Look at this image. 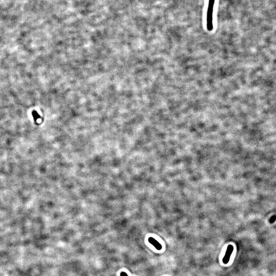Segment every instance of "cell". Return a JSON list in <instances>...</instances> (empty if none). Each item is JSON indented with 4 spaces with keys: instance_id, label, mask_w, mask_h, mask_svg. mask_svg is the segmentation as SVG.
Wrapping results in <instances>:
<instances>
[{
    "instance_id": "2",
    "label": "cell",
    "mask_w": 276,
    "mask_h": 276,
    "mask_svg": "<svg viewBox=\"0 0 276 276\" xmlns=\"http://www.w3.org/2000/svg\"><path fill=\"white\" fill-rule=\"evenodd\" d=\"M234 251V246L232 244H230L228 246L227 250L225 252V255L223 258V262L225 264H227L230 261V258Z\"/></svg>"
},
{
    "instance_id": "6",
    "label": "cell",
    "mask_w": 276,
    "mask_h": 276,
    "mask_svg": "<svg viewBox=\"0 0 276 276\" xmlns=\"http://www.w3.org/2000/svg\"><path fill=\"white\" fill-rule=\"evenodd\" d=\"M120 276H128V275H127V274L126 273H125V272H123V271H122V272L121 273V274H120Z\"/></svg>"
},
{
    "instance_id": "5",
    "label": "cell",
    "mask_w": 276,
    "mask_h": 276,
    "mask_svg": "<svg viewBox=\"0 0 276 276\" xmlns=\"http://www.w3.org/2000/svg\"><path fill=\"white\" fill-rule=\"evenodd\" d=\"M276 219V216L274 215V216H273L271 217L270 220H269V223H273L275 221Z\"/></svg>"
},
{
    "instance_id": "4",
    "label": "cell",
    "mask_w": 276,
    "mask_h": 276,
    "mask_svg": "<svg viewBox=\"0 0 276 276\" xmlns=\"http://www.w3.org/2000/svg\"><path fill=\"white\" fill-rule=\"evenodd\" d=\"M32 115H33V117L34 118L35 120L37 119L38 118H39V115L38 113H37L36 111H33V112H32Z\"/></svg>"
},
{
    "instance_id": "1",
    "label": "cell",
    "mask_w": 276,
    "mask_h": 276,
    "mask_svg": "<svg viewBox=\"0 0 276 276\" xmlns=\"http://www.w3.org/2000/svg\"><path fill=\"white\" fill-rule=\"evenodd\" d=\"M215 0H209L207 7L206 15V26L208 31H212L213 30V13Z\"/></svg>"
},
{
    "instance_id": "3",
    "label": "cell",
    "mask_w": 276,
    "mask_h": 276,
    "mask_svg": "<svg viewBox=\"0 0 276 276\" xmlns=\"http://www.w3.org/2000/svg\"><path fill=\"white\" fill-rule=\"evenodd\" d=\"M148 241L150 242V244H152L153 246H154L155 248H156L157 250L160 251L162 249V246L160 242L158 241L156 239H154L153 237H150L148 239Z\"/></svg>"
}]
</instances>
